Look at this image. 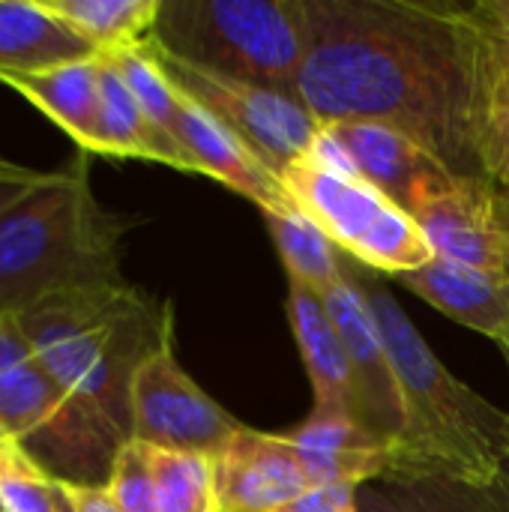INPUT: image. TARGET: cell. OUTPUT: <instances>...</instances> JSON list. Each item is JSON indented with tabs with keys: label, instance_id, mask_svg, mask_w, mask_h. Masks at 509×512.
Returning <instances> with one entry per match:
<instances>
[{
	"label": "cell",
	"instance_id": "obj_34",
	"mask_svg": "<svg viewBox=\"0 0 509 512\" xmlns=\"http://www.w3.org/2000/svg\"><path fill=\"white\" fill-rule=\"evenodd\" d=\"M357 512H411L399 504L381 483H366L357 489Z\"/></svg>",
	"mask_w": 509,
	"mask_h": 512
},
{
	"label": "cell",
	"instance_id": "obj_14",
	"mask_svg": "<svg viewBox=\"0 0 509 512\" xmlns=\"http://www.w3.org/2000/svg\"><path fill=\"white\" fill-rule=\"evenodd\" d=\"M174 135L186 150L195 174H207L219 180L222 186L258 204L261 213L294 207V198L288 195L282 177H276L231 129H225L210 111H204L180 90H177Z\"/></svg>",
	"mask_w": 509,
	"mask_h": 512
},
{
	"label": "cell",
	"instance_id": "obj_36",
	"mask_svg": "<svg viewBox=\"0 0 509 512\" xmlns=\"http://www.w3.org/2000/svg\"><path fill=\"white\" fill-rule=\"evenodd\" d=\"M501 351H504V357H507V366H509V336L501 342Z\"/></svg>",
	"mask_w": 509,
	"mask_h": 512
},
{
	"label": "cell",
	"instance_id": "obj_19",
	"mask_svg": "<svg viewBox=\"0 0 509 512\" xmlns=\"http://www.w3.org/2000/svg\"><path fill=\"white\" fill-rule=\"evenodd\" d=\"M99 51L39 0H0V78L96 57Z\"/></svg>",
	"mask_w": 509,
	"mask_h": 512
},
{
	"label": "cell",
	"instance_id": "obj_15",
	"mask_svg": "<svg viewBox=\"0 0 509 512\" xmlns=\"http://www.w3.org/2000/svg\"><path fill=\"white\" fill-rule=\"evenodd\" d=\"M306 480L312 486H366L387 477L393 465V444L375 438L351 414L321 411L291 432H285Z\"/></svg>",
	"mask_w": 509,
	"mask_h": 512
},
{
	"label": "cell",
	"instance_id": "obj_21",
	"mask_svg": "<svg viewBox=\"0 0 509 512\" xmlns=\"http://www.w3.org/2000/svg\"><path fill=\"white\" fill-rule=\"evenodd\" d=\"M288 282L324 297L342 276L348 255L294 204L291 210L264 213Z\"/></svg>",
	"mask_w": 509,
	"mask_h": 512
},
{
	"label": "cell",
	"instance_id": "obj_31",
	"mask_svg": "<svg viewBox=\"0 0 509 512\" xmlns=\"http://www.w3.org/2000/svg\"><path fill=\"white\" fill-rule=\"evenodd\" d=\"M48 177H51V171L24 168V165H15L9 171H0V216L6 210H12L21 198H27L33 189H39Z\"/></svg>",
	"mask_w": 509,
	"mask_h": 512
},
{
	"label": "cell",
	"instance_id": "obj_23",
	"mask_svg": "<svg viewBox=\"0 0 509 512\" xmlns=\"http://www.w3.org/2000/svg\"><path fill=\"white\" fill-rule=\"evenodd\" d=\"M411 512H509V471L489 486H471L453 477H384L378 480Z\"/></svg>",
	"mask_w": 509,
	"mask_h": 512
},
{
	"label": "cell",
	"instance_id": "obj_29",
	"mask_svg": "<svg viewBox=\"0 0 509 512\" xmlns=\"http://www.w3.org/2000/svg\"><path fill=\"white\" fill-rule=\"evenodd\" d=\"M54 489H57L60 512H120L117 501L108 492V486L69 483V480L54 477Z\"/></svg>",
	"mask_w": 509,
	"mask_h": 512
},
{
	"label": "cell",
	"instance_id": "obj_24",
	"mask_svg": "<svg viewBox=\"0 0 509 512\" xmlns=\"http://www.w3.org/2000/svg\"><path fill=\"white\" fill-rule=\"evenodd\" d=\"M147 456L159 512H219L210 456L156 447H147Z\"/></svg>",
	"mask_w": 509,
	"mask_h": 512
},
{
	"label": "cell",
	"instance_id": "obj_25",
	"mask_svg": "<svg viewBox=\"0 0 509 512\" xmlns=\"http://www.w3.org/2000/svg\"><path fill=\"white\" fill-rule=\"evenodd\" d=\"M486 36L489 48L480 102V162L486 177L501 183L509 177V51L489 30Z\"/></svg>",
	"mask_w": 509,
	"mask_h": 512
},
{
	"label": "cell",
	"instance_id": "obj_16",
	"mask_svg": "<svg viewBox=\"0 0 509 512\" xmlns=\"http://www.w3.org/2000/svg\"><path fill=\"white\" fill-rule=\"evenodd\" d=\"M399 279L447 318L495 339L498 345L509 336V276L504 273H489L435 255L429 264Z\"/></svg>",
	"mask_w": 509,
	"mask_h": 512
},
{
	"label": "cell",
	"instance_id": "obj_3",
	"mask_svg": "<svg viewBox=\"0 0 509 512\" xmlns=\"http://www.w3.org/2000/svg\"><path fill=\"white\" fill-rule=\"evenodd\" d=\"M18 321L39 366L120 444L132 441V381L174 336L171 306L117 282L45 297Z\"/></svg>",
	"mask_w": 509,
	"mask_h": 512
},
{
	"label": "cell",
	"instance_id": "obj_32",
	"mask_svg": "<svg viewBox=\"0 0 509 512\" xmlns=\"http://www.w3.org/2000/svg\"><path fill=\"white\" fill-rule=\"evenodd\" d=\"M27 360H33V348L24 336L18 315L0 312V372L15 369Z\"/></svg>",
	"mask_w": 509,
	"mask_h": 512
},
{
	"label": "cell",
	"instance_id": "obj_28",
	"mask_svg": "<svg viewBox=\"0 0 509 512\" xmlns=\"http://www.w3.org/2000/svg\"><path fill=\"white\" fill-rule=\"evenodd\" d=\"M105 486L111 498L117 501L120 512H159L150 456H147V447L138 441H129L120 447Z\"/></svg>",
	"mask_w": 509,
	"mask_h": 512
},
{
	"label": "cell",
	"instance_id": "obj_30",
	"mask_svg": "<svg viewBox=\"0 0 509 512\" xmlns=\"http://www.w3.org/2000/svg\"><path fill=\"white\" fill-rule=\"evenodd\" d=\"M276 512H357V486H312Z\"/></svg>",
	"mask_w": 509,
	"mask_h": 512
},
{
	"label": "cell",
	"instance_id": "obj_1",
	"mask_svg": "<svg viewBox=\"0 0 509 512\" xmlns=\"http://www.w3.org/2000/svg\"><path fill=\"white\" fill-rule=\"evenodd\" d=\"M297 99L321 120L402 129L462 177L480 162L489 36L471 6L438 0H306Z\"/></svg>",
	"mask_w": 509,
	"mask_h": 512
},
{
	"label": "cell",
	"instance_id": "obj_20",
	"mask_svg": "<svg viewBox=\"0 0 509 512\" xmlns=\"http://www.w3.org/2000/svg\"><path fill=\"white\" fill-rule=\"evenodd\" d=\"M99 153L117 159H150L195 174L186 150L153 129L108 54H99Z\"/></svg>",
	"mask_w": 509,
	"mask_h": 512
},
{
	"label": "cell",
	"instance_id": "obj_27",
	"mask_svg": "<svg viewBox=\"0 0 509 512\" xmlns=\"http://www.w3.org/2000/svg\"><path fill=\"white\" fill-rule=\"evenodd\" d=\"M0 512H60L54 477L15 438L0 447Z\"/></svg>",
	"mask_w": 509,
	"mask_h": 512
},
{
	"label": "cell",
	"instance_id": "obj_26",
	"mask_svg": "<svg viewBox=\"0 0 509 512\" xmlns=\"http://www.w3.org/2000/svg\"><path fill=\"white\" fill-rule=\"evenodd\" d=\"M114 60L117 72L123 75L126 87L132 90V96L138 99L147 123L153 129H159L162 135L174 138V123H177V87L168 81V75L162 72V66L156 63L150 42H135L117 51H102ZM180 144V141H177Z\"/></svg>",
	"mask_w": 509,
	"mask_h": 512
},
{
	"label": "cell",
	"instance_id": "obj_13",
	"mask_svg": "<svg viewBox=\"0 0 509 512\" xmlns=\"http://www.w3.org/2000/svg\"><path fill=\"white\" fill-rule=\"evenodd\" d=\"M213 477L219 512H276L312 489L285 435L249 426L213 456Z\"/></svg>",
	"mask_w": 509,
	"mask_h": 512
},
{
	"label": "cell",
	"instance_id": "obj_22",
	"mask_svg": "<svg viewBox=\"0 0 509 512\" xmlns=\"http://www.w3.org/2000/svg\"><path fill=\"white\" fill-rule=\"evenodd\" d=\"M54 18L84 36L99 54L144 42L162 0H39Z\"/></svg>",
	"mask_w": 509,
	"mask_h": 512
},
{
	"label": "cell",
	"instance_id": "obj_2",
	"mask_svg": "<svg viewBox=\"0 0 509 512\" xmlns=\"http://www.w3.org/2000/svg\"><path fill=\"white\" fill-rule=\"evenodd\" d=\"M393 363L405 429L387 477H453L489 486L509 471V414L462 384L426 345L396 297L351 261ZM384 480V477H381Z\"/></svg>",
	"mask_w": 509,
	"mask_h": 512
},
{
	"label": "cell",
	"instance_id": "obj_11",
	"mask_svg": "<svg viewBox=\"0 0 509 512\" xmlns=\"http://www.w3.org/2000/svg\"><path fill=\"white\" fill-rule=\"evenodd\" d=\"M324 309L345 345L357 402L354 417L363 429H369L375 438L396 444L405 429V411H402V393L393 372V363L387 357V345L381 339L378 321L369 309V300L363 288L354 279L351 258L345 261V276L321 297Z\"/></svg>",
	"mask_w": 509,
	"mask_h": 512
},
{
	"label": "cell",
	"instance_id": "obj_5",
	"mask_svg": "<svg viewBox=\"0 0 509 512\" xmlns=\"http://www.w3.org/2000/svg\"><path fill=\"white\" fill-rule=\"evenodd\" d=\"M150 39L171 57L297 96L306 0H162Z\"/></svg>",
	"mask_w": 509,
	"mask_h": 512
},
{
	"label": "cell",
	"instance_id": "obj_35",
	"mask_svg": "<svg viewBox=\"0 0 509 512\" xmlns=\"http://www.w3.org/2000/svg\"><path fill=\"white\" fill-rule=\"evenodd\" d=\"M9 168H15V162H9V159L0 156V171H9Z\"/></svg>",
	"mask_w": 509,
	"mask_h": 512
},
{
	"label": "cell",
	"instance_id": "obj_4",
	"mask_svg": "<svg viewBox=\"0 0 509 512\" xmlns=\"http://www.w3.org/2000/svg\"><path fill=\"white\" fill-rule=\"evenodd\" d=\"M132 219L99 204L87 159L51 177L0 216V312L96 285L126 282L120 246Z\"/></svg>",
	"mask_w": 509,
	"mask_h": 512
},
{
	"label": "cell",
	"instance_id": "obj_8",
	"mask_svg": "<svg viewBox=\"0 0 509 512\" xmlns=\"http://www.w3.org/2000/svg\"><path fill=\"white\" fill-rule=\"evenodd\" d=\"M147 42L168 81L231 129L276 177L315 150L324 126L294 93L183 63L165 54L150 36Z\"/></svg>",
	"mask_w": 509,
	"mask_h": 512
},
{
	"label": "cell",
	"instance_id": "obj_37",
	"mask_svg": "<svg viewBox=\"0 0 509 512\" xmlns=\"http://www.w3.org/2000/svg\"><path fill=\"white\" fill-rule=\"evenodd\" d=\"M6 441H9V435H6V429H3V426H0V447H3V444H6Z\"/></svg>",
	"mask_w": 509,
	"mask_h": 512
},
{
	"label": "cell",
	"instance_id": "obj_12",
	"mask_svg": "<svg viewBox=\"0 0 509 512\" xmlns=\"http://www.w3.org/2000/svg\"><path fill=\"white\" fill-rule=\"evenodd\" d=\"M321 126L348 156L354 171L408 213L459 177L432 150L396 126L375 120H336Z\"/></svg>",
	"mask_w": 509,
	"mask_h": 512
},
{
	"label": "cell",
	"instance_id": "obj_6",
	"mask_svg": "<svg viewBox=\"0 0 509 512\" xmlns=\"http://www.w3.org/2000/svg\"><path fill=\"white\" fill-rule=\"evenodd\" d=\"M294 204L360 267L405 276L435 258L408 210L363 180L354 165L315 153L282 174Z\"/></svg>",
	"mask_w": 509,
	"mask_h": 512
},
{
	"label": "cell",
	"instance_id": "obj_18",
	"mask_svg": "<svg viewBox=\"0 0 509 512\" xmlns=\"http://www.w3.org/2000/svg\"><path fill=\"white\" fill-rule=\"evenodd\" d=\"M288 324L297 339L306 375L312 381L315 408L354 417V402H357L354 372L345 345L324 309V300L288 282Z\"/></svg>",
	"mask_w": 509,
	"mask_h": 512
},
{
	"label": "cell",
	"instance_id": "obj_7",
	"mask_svg": "<svg viewBox=\"0 0 509 512\" xmlns=\"http://www.w3.org/2000/svg\"><path fill=\"white\" fill-rule=\"evenodd\" d=\"M0 426L51 477L69 483L105 486L123 447L36 357L0 372Z\"/></svg>",
	"mask_w": 509,
	"mask_h": 512
},
{
	"label": "cell",
	"instance_id": "obj_17",
	"mask_svg": "<svg viewBox=\"0 0 509 512\" xmlns=\"http://www.w3.org/2000/svg\"><path fill=\"white\" fill-rule=\"evenodd\" d=\"M0 81L57 123L81 153H99V54Z\"/></svg>",
	"mask_w": 509,
	"mask_h": 512
},
{
	"label": "cell",
	"instance_id": "obj_33",
	"mask_svg": "<svg viewBox=\"0 0 509 512\" xmlns=\"http://www.w3.org/2000/svg\"><path fill=\"white\" fill-rule=\"evenodd\" d=\"M474 12L480 24L509 51V0H477Z\"/></svg>",
	"mask_w": 509,
	"mask_h": 512
},
{
	"label": "cell",
	"instance_id": "obj_9",
	"mask_svg": "<svg viewBox=\"0 0 509 512\" xmlns=\"http://www.w3.org/2000/svg\"><path fill=\"white\" fill-rule=\"evenodd\" d=\"M240 429L243 423L183 372L174 336L138 366L132 381V441L213 459Z\"/></svg>",
	"mask_w": 509,
	"mask_h": 512
},
{
	"label": "cell",
	"instance_id": "obj_38",
	"mask_svg": "<svg viewBox=\"0 0 509 512\" xmlns=\"http://www.w3.org/2000/svg\"><path fill=\"white\" fill-rule=\"evenodd\" d=\"M501 186H504V195H507V207H509V177L507 180H501Z\"/></svg>",
	"mask_w": 509,
	"mask_h": 512
},
{
	"label": "cell",
	"instance_id": "obj_10",
	"mask_svg": "<svg viewBox=\"0 0 509 512\" xmlns=\"http://www.w3.org/2000/svg\"><path fill=\"white\" fill-rule=\"evenodd\" d=\"M411 216L438 258L509 276V207L498 180L459 174Z\"/></svg>",
	"mask_w": 509,
	"mask_h": 512
}]
</instances>
